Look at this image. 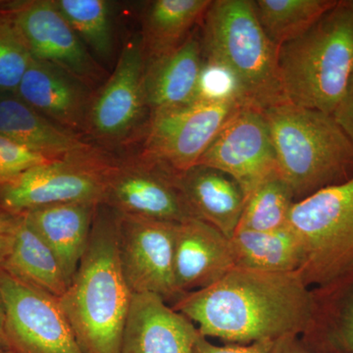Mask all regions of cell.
Wrapping results in <instances>:
<instances>
[{
    "instance_id": "1",
    "label": "cell",
    "mask_w": 353,
    "mask_h": 353,
    "mask_svg": "<svg viewBox=\"0 0 353 353\" xmlns=\"http://www.w3.org/2000/svg\"><path fill=\"white\" fill-rule=\"evenodd\" d=\"M172 307L205 338L236 345L308 333L316 316L314 296L301 271L239 267L211 287L183 294Z\"/></svg>"
},
{
    "instance_id": "2",
    "label": "cell",
    "mask_w": 353,
    "mask_h": 353,
    "mask_svg": "<svg viewBox=\"0 0 353 353\" xmlns=\"http://www.w3.org/2000/svg\"><path fill=\"white\" fill-rule=\"evenodd\" d=\"M132 292L123 274L118 213L99 204L75 275L58 299L83 353H119Z\"/></svg>"
},
{
    "instance_id": "3",
    "label": "cell",
    "mask_w": 353,
    "mask_h": 353,
    "mask_svg": "<svg viewBox=\"0 0 353 353\" xmlns=\"http://www.w3.org/2000/svg\"><path fill=\"white\" fill-rule=\"evenodd\" d=\"M278 172L296 201L353 176V143L333 115L290 102L263 111Z\"/></svg>"
},
{
    "instance_id": "4",
    "label": "cell",
    "mask_w": 353,
    "mask_h": 353,
    "mask_svg": "<svg viewBox=\"0 0 353 353\" xmlns=\"http://www.w3.org/2000/svg\"><path fill=\"white\" fill-rule=\"evenodd\" d=\"M288 101L333 115L353 75V0H338L301 37L279 48Z\"/></svg>"
},
{
    "instance_id": "5",
    "label": "cell",
    "mask_w": 353,
    "mask_h": 353,
    "mask_svg": "<svg viewBox=\"0 0 353 353\" xmlns=\"http://www.w3.org/2000/svg\"><path fill=\"white\" fill-rule=\"evenodd\" d=\"M202 21L204 58L233 76L245 108L264 111L289 102L279 48L262 29L253 0H212Z\"/></svg>"
},
{
    "instance_id": "6",
    "label": "cell",
    "mask_w": 353,
    "mask_h": 353,
    "mask_svg": "<svg viewBox=\"0 0 353 353\" xmlns=\"http://www.w3.org/2000/svg\"><path fill=\"white\" fill-rule=\"evenodd\" d=\"M289 228L301 245L308 287L334 288L353 278V176L296 201Z\"/></svg>"
},
{
    "instance_id": "7",
    "label": "cell",
    "mask_w": 353,
    "mask_h": 353,
    "mask_svg": "<svg viewBox=\"0 0 353 353\" xmlns=\"http://www.w3.org/2000/svg\"><path fill=\"white\" fill-rule=\"evenodd\" d=\"M116 165L99 150L39 165L0 185V209L22 214L69 202L102 204Z\"/></svg>"
},
{
    "instance_id": "8",
    "label": "cell",
    "mask_w": 353,
    "mask_h": 353,
    "mask_svg": "<svg viewBox=\"0 0 353 353\" xmlns=\"http://www.w3.org/2000/svg\"><path fill=\"white\" fill-rule=\"evenodd\" d=\"M241 108L232 101H194L153 114L139 160L173 175L189 170Z\"/></svg>"
},
{
    "instance_id": "9",
    "label": "cell",
    "mask_w": 353,
    "mask_h": 353,
    "mask_svg": "<svg viewBox=\"0 0 353 353\" xmlns=\"http://www.w3.org/2000/svg\"><path fill=\"white\" fill-rule=\"evenodd\" d=\"M0 296L12 353H83L58 297L0 267Z\"/></svg>"
},
{
    "instance_id": "10",
    "label": "cell",
    "mask_w": 353,
    "mask_h": 353,
    "mask_svg": "<svg viewBox=\"0 0 353 353\" xmlns=\"http://www.w3.org/2000/svg\"><path fill=\"white\" fill-rule=\"evenodd\" d=\"M176 224L118 213L121 267L132 294H155L166 303L180 299L174 280Z\"/></svg>"
},
{
    "instance_id": "11",
    "label": "cell",
    "mask_w": 353,
    "mask_h": 353,
    "mask_svg": "<svg viewBox=\"0 0 353 353\" xmlns=\"http://www.w3.org/2000/svg\"><path fill=\"white\" fill-rule=\"evenodd\" d=\"M197 164L231 176L241 185L245 197L268 176L279 173L275 148L263 111L239 108Z\"/></svg>"
},
{
    "instance_id": "12",
    "label": "cell",
    "mask_w": 353,
    "mask_h": 353,
    "mask_svg": "<svg viewBox=\"0 0 353 353\" xmlns=\"http://www.w3.org/2000/svg\"><path fill=\"white\" fill-rule=\"evenodd\" d=\"M8 9L34 59L52 65L87 85L99 78L101 68L54 0L13 2Z\"/></svg>"
},
{
    "instance_id": "13",
    "label": "cell",
    "mask_w": 353,
    "mask_h": 353,
    "mask_svg": "<svg viewBox=\"0 0 353 353\" xmlns=\"http://www.w3.org/2000/svg\"><path fill=\"white\" fill-rule=\"evenodd\" d=\"M146 55L141 36L130 39L112 75L92 99L88 129L97 139L117 141L139 126L145 110Z\"/></svg>"
},
{
    "instance_id": "14",
    "label": "cell",
    "mask_w": 353,
    "mask_h": 353,
    "mask_svg": "<svg viewBox=\"0 0 353 353\" xmlns=\"http://www.w3.org/2000/svg\"><path fill=\"white\" fill-rule=\"evenodd\" d=\"M102 204L123 215L183 223L192 217L176 175L139 161L116 165Z\"/></svg>"
},
{
    "instance_id": "15",
    "label": "cell",
    "mask_w": 353,
    "mask_h": 353,
    "mask_svg": "<svg viewBox=\"0 0 353 353\" xmlns=\"http://www.w3.org/2000/svg\"><path fill=\"white\" fill-rule=\"evenodd\" d=\"M234 268L230 239L203 221L176 224L174 280L180 297L219 282Z\"/></svg>"
},
{
    "instance_id": "16",
    "label": "cell",
    "mask_w": 353,
    "mask_h": 353,
    "mask_svg": "<svg viewBox=\"0 0 353 353\" xmlns=\"http://www.w3.org/2000/svg\"><path fill=\"white\" fill-rule=\"evenodd\" d=\"M199 332L182 313L152 294H132L119 353H190Z\"/></svg>"
},
{
    "instance_id": "17",
    "label": "cell",
    "mask_w": 353,
    "mask_h": 353,
    "mask_svg": "<svg viewBox=\"0 0 353 353\" xmlns=\"http://www.w3.org/2000/svg\"><path fill=\"white\" fill-rule=\"evenodd\" d=\"M75 77L32 58L15 95L51 122L76 132L88 128L92 99Z\"/></svg>"
},
{
    "instance_id": "18",
    "label": "cell",
    "mask_w": 353,
    "mask_h": 353,
    "mask_svg": "<svg viewBox=\"0 0 353 353\" xmlns=\"http://www.w3.org/2000/svg\"><path fill=\"white\" fill-rule=\"evenodd\" d=\"M204 63L201 39L194 31L175 50L146 60V106L153 114L192 103Z\"/></svg>"
},
{
    "instance_id": "19",
    "label": "cell",
    "mask_w": 353,
    "mask_h": 353,
    "mask_svg": "<svg viewBox=\"0 0 353 353\" xmlns=\"http://www.w3.org/2000/svg\"><path fill=\"white\" fill-rule=\"evenodd\" d=\"M192 217L219 230L231 240L245 204V194L236 180L224 172L197 164L176 175Z\"/></svg>"
},
{
    "instance_id": "20",
    "label": "cell",
    "mask_w": 353,
    "mask_h": 353,
    "mask_svg": "<svg viewBox=\"0 0 353 353\" xmlns=\"http://www.w3.org/2000/svg\"><path fill=\"white\" fill-rule=\"evenodd\" d=\"M0 134L51 161L97 152L94 146L51 122L15 94H0Z\"/></svg>"
},
{
    "instance_id": "21",
    "label": "cell",
    "mask_w": 353,
    "mask_h": 353,
    "mask_svg": "<svg viewBox=\"0 0 353 353\" xmlns=\"http://www.w3.org/2000/svg\"><path fill=\"white\" fill-rule=\"evenodd\" d=\"M99 204L69 202L22 213L54 253L68 285L85 252Z\"/></svg>"
},
{
    "instance_id": "22",
    "label": "cell",
    "mask_w": 353,
    "mask_h": 353,
    "mask_svg": "<svg viewBox=\"0 0 353 353\" xmlns=\"http://www.w3.org/2000/svg\"><path fill=\"white\" fill-rule=\"evenodd\" d=\"M0 267L58 299L68 288L54 253L23 214H17L12 248Z\"/></svg>"
},
{
    "instance_id": "23",
    "label": "cell",
    "mask_w": 353,
    "mask_h": 353,
    "mask_svg": "<svg viewBox=\"0 0 353 353\" xmlns=\"http://www.w3.org/2000/svg\"><path fill=\"white\" fill-rule=\"evenodd\" d=\"M211 0H155L150 3L141 34L146 60L175 50L203 19Z\"/></svg>"
},
{
    "instance_id": "24",
    "label": "cell",
    "mask_w": 353,
    "mask_h": 353,
    "mask_svg": "<svg viewBox=\"0 0 353 353\" xmlns=\"http://www.w3.org/2000/svg\"><path fill=\"white\" fill-rule=\"evenodd\" d=\"M230 245L234 267L274 273L301 269V245L289 227L273 232L238 230Z\"/></svg>"
},
{
    "instance_id": "25",
    "label": "cell",
    "mask_w": 353,
    "mask_h": 353,
    "mask_svg": "<svg viewBox=\"0 0 353 353\" xmlns=\"http://www.w3.org/2000/svg\"><path fill=\"white\" fill-rule=\"evenodd\" d=\"M338 0H253L255 14L269 39L280 48L314 25Z\"/></svg>"
},
{
    "instance_id": "26",
    "label": "cell",
    "mask_w": 353,
    "mask_h": 353,
    "mask_svg": "<svg viewBox=\"0 0 353 353\" xmlns=\"http://www.w3.org/2000/svg\"><path fill=\"white\" fill-rule=\"evenodd\" d=\"M290 185L276 173L248 194L238 230L273 232L289 227L290 211L296 203Z\"/></svg>"
},
{
    "instance_id": "27",
    "label": "cell",
    "mask_w": 353,
    "mask_h": 353,
    "mask_svg": "<svg viewBox=\"0 0 353 353\" xmlns=\"http://www.w3.org/2000/svg\"><path fill=\"white\" fill-rule=\"evenodd\" d=\"M77 36L101 57L113 51L110 3L105 0H55Z\"/></svg>"
},
{
    "instance_id": "28",
    "label": "cell",
    "mask_w": 353,
    "mask_h": 353,
    "mask_svg": "<svg viewBox=\"0 0 353 353\" xmlns=\"http://www.w3.org/2000/svg\"><path fill=\"white\" fill-rule=\"evenodd\" d=\"M32 57L8 4L0 9V94H15Z\"/></svg>"
},
{
    "instance_id": "29",
    "label": "cell",
    "mask_w": 353,
    "mask_h": 353,
    "mask_svg": "<svg viewBox=\"0 0 353 353\" xmlns=\"http://www.w3.org/2000/svg\"><path fill=\"white\" fill-rule=\"evenodd\" d=\"M194 101H232L245 106L233 76L224 67L205 58Z\"/></svg>"
},
{
    "instance_id": "30",
    "label": "cell",
    "mask_w": 353,
    "mask_h": 353,
    "mask_svg": "<svg viewBox=\"0 0 353 353\" xmlns=\"http://www.w3.org/2000/svg\"><path fill=\"white\" fill-rule=\"evenodd\" d=\"M48 162L51 160L0 134V185L10 182L26 171Z\"/></svg>"
},
{
    "instance_id": "31",
    "label": "cell",
    "mask_w": 353,
    "mask_h": 353,
    "mask_svg": "<svg viewBox=\"0 0 353 353\" xmlns=\"http://www.w3.org/2000/svg\"><path fill=\"white\" fill-rule=\"evenodd\" d=\"M274 341H259L250 345L228 343L216 345L199 334L190 353H270Z\"/></svg>"
},
{
    "instance_id": "32",
    "label": "cell",
    "mask_w": 353,
    "mask_h": 353,
    "mask_svg": "<svg viewBox=\"0 0 353 353\" xmlns=\"http://www.w3.org/2000/svg\"><path fill=\"white\" fill-rule=\"evenodd\" d=\"M333 116L353 143V75Z\"/></svg>"
},
{
    "instance_id": "33",
    "label": "cell",
    "mask_w": 353,
    "mask_h": 353,
    "mask_svg": "<svg viewBox=\"0 0 353 353\" xmlns=\"http://www.w3.org/2000/svg\"><path fill=\"white\" fill-rule=\"evenodd\" d=\"M270 353H312L301 343L299 336H283L274 341Z\"/></svg>"
},
{
    "instance_id": "34",
    "label": "cell",
    "mask_w": 353,
    "mask_h": 353,
    "mask_svg": "<svg viewBox=\"0 0 353 353\" xmlns=\"http://www.w3.org/2000/svg\"><path fill=\"white\" fill-rule=\"evenodd\" d=\"M341 340L353 352V297L343 312L341 319Z\"/></svg>"
},
{
    "instance_id": "35",
    "label": "cell",
    "mask_w": 353,
    "mask_h": 353,
    "mask_svg": "<svg viewBox=\"0 0 353 353\" xmlns=\"http://www.w3.org/2000/svg\"><path fill=\"white\" fill-rule=\"evenodd\" d=\"M16 220H17V214L11 224H0V264L3 263L4 260L7 259L11 252Z\"/></svg>"
},
{
    "instance_id": "36",
    "label": "cell",
    "mask_w": 353,
    "mask_h": 353,
    "mask_svg": "<svg viewBox=\"0 0 353 353\" xmlns=\"http://www.w3.org/2000/svg\"><path fill=\"white\" fill-rule=\"evenodd\" d=\"M0 347L8 350L6 334V313H4L1 296H0Z\"/></svg>"
},
{
    "instance_id": "37",
    "label": "cell",
    "mask_w": 353,
    "mask_h": 353,
    "mask_svg": "<svg viewBox=\"0 0 353 353\" xmlns=\"http://www.w3.org/2000/svg\"><path fill=\"white\" fill-rule=\"evenodd\" d=\"M15 214H12V213L7 212V211L2 210L0 209V224L1 225H7L11 224L13 222L14 219H15Z\"/></svg>"
},
{
    "instance_id": "38",
    "label": "cell",
    "mask_w": 353,
    "mask_h": 353,
    "mask_svg": "<svg viewBox=\"0 0 353 353\" xmlns=\"http://www.w3.org/2000/svg\"><path fill=\"white\" fill-rule=\"evenodd\" d=\"M0 353H12V352H11L10 350H4V348L0 347Z\"/></svg>"
}]
</instances>
